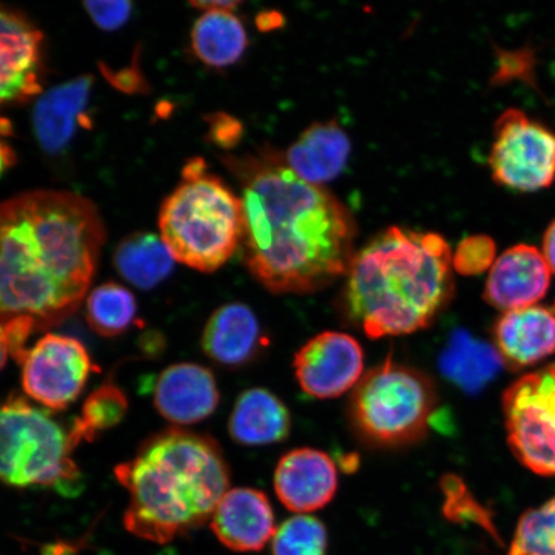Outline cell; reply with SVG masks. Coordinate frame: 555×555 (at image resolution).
Here are the masks:
<instances>
[{"instance_id":"36","label":"cell","mask_w":555,"mask_h":555,"mask_svg":"<svg viewBox=\"0 0 555 555\" xmlns=\"http://www.w3.org/2000/svg\"><path fill=\"white\" fill-rule=\"evenodd\" d=\"M281 23L282 18L280 13H262V15L259 17V25L262 30L273 29V27L280 26Z\"/></svg>"},{"instance_id":"13","label":"cell","mask_w":555,"mask_h":555,"mask_svg":"<svg viewBox=\"0 0 555 555\" xmlns=\"http://www.w3.org/2000/svg\"><path fill=\"white\" fill-rule=\"evenodd\" d=\"M551 274L544 255L537 247L513 246L491 267L485 301L503 311L535 307L550 289Z\"/></svg>"},{"instance_id":"15","label":"cell","mask_w":555,"mask_h":555,"mask_svg":"<svg viewBox=\"0 0 555 555\" xmlns=\"http://www.w3.org/2000/svg\"><path fill=\"white\" fill-rule=\"evenodd\" d=\"M214 535L228 550L255 553L266 547L275 533L272 504L260 490H229L210 520Z\"/></svg>"},{"instance_id":"19","label":"cell","mask_w":555,"mask_h":555,"mask_svg":"<svg viewBox=\"0 0 555 555\" xmlns=\"http://www.w3.org/2000/svg\"><path fill=\"white\" fill-rule=\"evenodd\" d=\"M351 142L336 121L311 125L284 155V163L310 184L322 186L343 172Z\"/></svg>"},{"instance_id":"20","label":"cell","mask_w":555,"mask_h":555,"mask_svg":"<svg viewBox=\"0 0 555 555\" xmlns=\"http://www.w3.org/2000/svg\"><path fill=\"white\" fill-rule=\"evenodd\" d=\"M262 343L254 311L240 302L224 305L208 319L203 347L206 356L225 366H240L251 360Z\"/></svg>"},{"instance_id":"22","label":"cell","mask_w":555,"mask_h":555,"mask_svg":"<svg viewBox=\"0 0 555 555\" xmlns=\"http://www.w3.org/2000/svg\"><path fill=\"white\" fill-rule=\"evenodd\" d=\"M441 371L463 391L483 390L502 372L504 360L495 346L472 337L466 331H456L443 351Z\"/></svg>"},{"instance_id":"34","label":"cell","mask_w":555,"mask_h":555,"mask_svg":"<svg viewBox=\"0 0 555 555\" xmlns=\"http://www.w3.org/2000/svg\"><path fill=\"white\" fill-rule=\"evenodd\" d=\"M191 4L194 7V9H197L199 11H205V12H211V11L233 12L234 10L238 9V5H241V2H233V0H212V2H206V0H203V2H192Z\"/></svg>"},{"instance_id":"1","label":"cell","mask_w":555,"mask_h":555,"mask_svg":"<svg viewBox=\"0 0 555 555\" xmlns=\"http://www.w3.org/2000/svg\"><path fill=\"white\" fill-rule=\"evenodd\" d=\"M242 183L243 259L273 294H310L347 273L356 224L323 186L310 184L281 155L233 163Z\"/></svg>"},{"instance_id":"31","label":"cell","mask_w":555,"mask_h":555,"mask_svg":"<svg viewBox=\"0 0 555 555\" xmlns=\"http://www.w3.org/2000/svg\"><path fill=\"white\" fill-rule=\"evenodd\" d=\"M88 15L102 30L115 31L127 24L133 10V4L124 2H87L85 3Z\"/></svg>"},{"instance_id":"9","label":"cell","mask_w":555,"mask_h":555,"mask_svg":"<svg viewBox=\"0 0 555 555\" xmlns=\"http://www.w3.org/2000/svg\"><path fill=\"white\" fill-rule=\"evenodd\" d=\"M489 168L492 179L506 189L535 192L555 180V133L524 111L509 108L494 127Z\"/></svg>"},{"instance_id":"6","label":"cell","mask_w":555,"mask_h":555,"mask_svg":"<svg viewBox=\"0 0 555 555\" xmlns=\"http://www.w3.org/2000/svg\"><path fill=\"white\" fill-rule=\"evenodd\" d=\"M69 433L43 409L12 397L0 408V481L15 488L81 490Z\"/></svg>"},{"instance_id":"12","label":"cell","mask_w":555,"mask_h":555,"mask_svg":"<svg viewBox=\"0 0 555 555\" xmlns=\"http://www.w3.org/2000/svg\"><path fill=\"white\" fill-rule=\"evenodd\" d=\"M43 35L23 13L0 5V106L41 92Z\"/></svg>"},{"instance_id":"7","label":"cell","mask_w":555,"mask_h":555,"mask_svg":"<svg viewBox=\"0 0 555 555\" xmlns=\"http://www.w3.org/2000/svg\"><path fill=\"white\" fill-rule=\"evenodd\" d=\"M436 405V388L426 374L388 359L353 388L350 416L365 440L401 447L427 434Z\"/></svg>"},{"instance_id":"14","label":"cell","mask_w":555,"mask_h":555,"mask_svg":"<svg viewBox=\"0 0 555 555\" xmlns=\"http://www.w3.org/2000/svg\"><path fill=\"white\" fill-rule=\"evenodd\" d=\"M337 469L331 457L314 449H296L278 463L274 489L291 512L305 513L324 508L337 491Z\"/></svg>"},{"instance_id":"29","label":"cell","mask_w":555,"mask_h":555,"mask_svg":"<svg viewBox=\"0 0 555 555\" xmlns=\"http://www.w3.org/2000/svg\"><path fill=\"white\" fill-rule=\"evenodd\" d=\"M442 490L447 496L446 504H443V515L451 522L480 526L492 538L499 540V533L494 522H492L491 513L481 503L476 501L460 477H443Z\"/></svg>"},{"instance_id":"26","label":"cell","mask_w":555,"mask_h":555,"mask_svg":"<svg viewBox=\"0 0 555 555\" xmlns=\"http://www.w3.org/2000/svg\"><path fill=\"white\" fill-rule=\"evenodd\" d=\"M128 398L121 388L111 382L89 395L79 420H76L69 436L75 447L82 440L93 441L96 434L113 428L128 412Z\"/></svg>"},{"instance_id":"2","label":"cell","mask_w":555,"mask_h":555,"mask_svg":"<svg viewBox=\"0 0 555 555\" xmlns=\"http://www.w3.org/2000/svg\"><path fill=\"white\" fill-rule=\"evenodd\" d=\"M103 242L99 210L78 194L40 190L0 204V323L27 318L43 330L72 317Z\"/></svg>"},{"instance_id":"35","label":"cell","mask_w":555,"mask_h":555,"mask_svg":"<svg viewBox=\"0 0 555 555\" xmlns=\"http://www.w3.org/2000/svg\"><path fill=\"white\" fill-rule=\"evenodd\" d=\"M15 163V154H13L10 145L0 142V177L3 176L7 169L11 168V165Z\"/></svg>"},{"instance_id":"16","label":"cell","mask_w":555,"mask_h":555,"mask_svg":"<svg viewBox=\"0 0 555 555\" xmlns=\"http://www.w3.org/2000/svg\"><path fill=\"white\" fill-rule=\"evenodd\" d=\"M219 400L214 374L199 364H173L156 379L155 406L173 425H194L208 418L218 408Z\"/></svg>"},{"instance_id":"27","label":"cell","mask_w":555,"mask_h":555,"mask_svg":"<svg viewBox=\"0 0 555 555\" xmlns=\"http://www.w3.org/2000/svg\"><path fill=\"white\" fill-rule=\"evenodd\" d=\"M328 532L321 519L296 515L278 527L272 555H327Z\"/></svg>"},{"instance_id":"3","label":"cell","mask_w":555,"mask_h":555,"mask_svg":"<svg viewBox=\"0 0 555 555\" xmlns=\"http://www.w3.org/2000/svg\"><path fill=\"white\" fill-rule=\"evenodd\" d=\"M453 255L436 233L386 229L353 254L347 315L377 339L425 330L453 297Z\"/></svg>"},{"instance_id":"5","label":"cell","mask_w":555,"mask_h":555,"mask_svg":"<svg viewBox=\"0 0 555 555\" xmlns=\"http://www.w3.org/2000/svg\"><path fill=\"white\" fill-rule=\"evenodd\" d=\"M158 221L173 260L199 272L223 267L242 243V199L207 172L203 158L185 165L183 182L166 198Z\"/></svg>"},{"instance_id":"11","label":"cell","mask_w":555,"mask_h":555,"mask_svg":"<svg viewBox=\"0 0 555 555\" xmlns=\"http://www.w3.org/2000/svg\"><path fill=\"white\" fill-rule=\"evenodd\" d=\"M294 366L304 392L315 399H335L362 379L364 352L350 335L323 332L297 351Z\"/></svg>"},{"instance_id":"30","label":"cell","mask_w":555,"mask_h":555,"mask_svg":"<svg viewBox=\"0 0 555 555\" xmlns=\"http://www.w3.org/2000/svg\"><path fill=\"white\" fill-rule=\"evenodd\" d=\"M495 242L488 235H472L460 243L453 256V268L462 275H476L494 266Z\"/></svg>"},{"instance_id":"23","label":"cell","mask_w":555,"mask_h":555,"mask_svg":"<svg viewBox=\"0 0 555 555\" xmlns=\"http://www.w3.org/2000/svg\"><path fill=\"white\" fill-rule=\"evenodd\" d=\"M191 38L198 60L219 68L240 61L248 46L242 21L227 11L205 12L194 24Z\"/></svg>"},{"instance_id":"18","label":"cell","mask_w":555,"mask_h":555,"mask_svg":"<svg viewBox=\"0 0 555 555\" xmlns=\"http://www.w3.org/2000/svg\"><path fill=\"white\" fill-rule=\"evenodd\" d=\"M494 338L505 363L516 367L537 364L555 352V310L506 311L495 324Z\"/></svg>"},{"instance_id":"4","label":"cell","mask_w":555,"mask_h":555,"mask_svg":"<svg viewBox=\"0 0 555 555\" xmlns=\"http://www.w3.org/2000/svg\"><path fill=\"white\" fill-rule=\"evenodd\" d=\"M115 476L129 492L125 529L162 545L211 520L231 483L218 443L179 428L151 437Z\"/></svg>"},{"instance_id":"17","label":"cell","mask_w":555,"mask_h":555,"mask_svg":"<svg viewBox=\"0 0 555 555\" xmlns=\"http://www.w3.org/2000/svg\"><path fill=\"white\" fill-rule=\"evenodd\" d=\"M92 86V76H80L40 96L34 108L33 127L47 154L59 155L65 151L76 128L85 124Z\"/></svg>"},{"instance_id":"10","label":"cell","mask_w":555,"mask_h":555,"mask_svg":"<svg viewBox=\"0 0 555 555\" xmlns=\"http://www.w3.org/2000/svg\"><path fill=\"white\" fill-rule=\"evenodd\" d=\"M27 397L52 411H62L79 398L96 367L78 339L48 333L27 350L23 362Z\"/></svg>"},{"instance_id":"21","label":"cell","mask_w":555,"mask_h":555,"mask_svg":"<svg viewBox=\"0 0 555 555\" xmlns=\"http://www.w3.org/2000/svg\"><path fill=\"white\" fill-rule=\"evenodd\" d=\"M228 429L232 439L242 446H269L287 439L291 415L274 393L253 388L243 392L235 402Z\"/></svg>"},{"instance_id":"8","label":"cell","mask_w":555,"mask_h":555,"mask_svg":"<svg viewBox=\"0 0 555 555\" xmlns=\"http://www.w3.org/2000/svg\"><path fill=\"white\" fill-rule=\"evenodd\" d=\"M503 411L513 454L535 474L555 476V363L506 388Z\"/></svg>"},{"instance_id":"37","label":"cell","mask_w":555,"mask_h":555,"mask_svg":"<svg viewBox=\"0 0 555 555\" xmlns=\"http://www.w3.org/2000/svg\"><path fill=\"white\" fill-rule=\"evenodd\" d=\"M10 346L9 338H7V332L3 323H0V371L3 370L7 358H9Z\"/></svg>"},{"instance_id":"28","label":"cell","mask_w":555,"mask_h":555,"mask_svg":"<svg viewBox=\"0 0 555 555\" xmlns=\"http://www.w3.org/2000/svg\"><path fill=\"white\" fill-rule=\"evenodd\" d=\"M508 555H555V496L519 518Z\"/></svg>"},{"instance_id":"25","label":"cell","mask_w":555,"mask_h":555,"mask_svg":"<svg viewBox=\"0 0 555 555\" xmlns=\"http://www.w3.org/2000/svg\"><path fill=\"white\" fill-rule=\"evenodd\" d=\"M135 297L117 283H106L90 293L87 300V321L103 337H116L137 322Z\"/></svg>"},{"instance_id":"24","label":"cell","mask_w":555,"mask_h":555,"mask_svg":"<svg viewBox=\"0 0 555 555\" xmlns=\"http://www.w3.org/2000/svg\"><path fill=\"white\" fill-rule=\"evenodd\" d=\"M114 262L117 272L139 289H151L168 278L173 258L163 240L150 233H138L117 246Z\"/></svg>"},{"instance_id":"32","label":"cell","mask_w":555,"mask_h":555,"mask_svg":"<svg viewBox=\"0 0 555 555\" xmlns=\"http://www.w3.org/2000/svg\"><path fill=\"white\" fill-rule=\"evenodd\" d=\"M210 121V137L214 143L223 149H231L240 142L242 125L234 117L217 114L208 117Z\"/></svg>"},{"instance_id":"33","label":"cell","mask_w":555,"mask_h":555,"mask_svg":"<svg viewBox=\"0 0 555 555\" xmlns=\"http://www.w3.org/2000/svg\"><path fill=\"white\" fill-rule=\"evenodd\" d=\"M543 255L551 272L555 273V219L544 234Z\"/></svg>"}]
</instances>
